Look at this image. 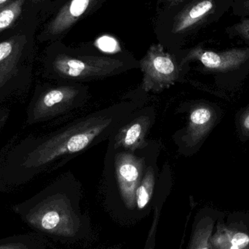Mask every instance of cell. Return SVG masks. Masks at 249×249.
Segmentation results:
<instances>
[{
  "instance_id": "obj_4",
  "label": "cell",
  "mask_w": 249,
  "mask_h": 249,
  "mask_svg": "<svg viewBox=\"0 0 249 249\" xmlns=\"http://www.w3.org/2000/svg\"><path fill=\"white\" fill-rule=\"evenodd\" d=\"M13 211L22 222L41 233L71 238L80 228V219L71 199L64 193H54L35 201L18 205Z\"/></svg>"
},
{
  "instance_id": "obj_12",
  "label": "cell",
  "mask_w": 249,
  "mask_h": 249,
  "mask_svg": "<svg viewBox=\"0 0 249 249\" xmlns=\"http://www.w3.org/2000/svg\"><path fill=\"white\" fill-rule=\"evenodd\" d=\"M106 0H67L43 31L48 39L65 36L80 20L99 10Z\"/></svg>"
},
{
  "instance_id": "obj_2",
  "label": "cell",
  "mask_w": 249,
  "mask_h": 249,
  "mask_svg": "<svg viewBox=\"0 0 249 249\" xmlns=\"http://www.w3.org/2000/svg\"><path fill=\"white\" fill-rule=\"evenodd\" d=\"M233 0H177L155 15L153 30L158 43L180 56L186 42L202 29L220 20Z\"/></svg>"
},
{
  "instance_id": "obj_8",
  "label": "cell",
  "mask_w": 249,
  "mask_h": 249,
  "mask_svg": "<svg viewBox=\"0 0 249 249\" xmlns=\"http://www.w3.org/2000/svg\"><path fill=\"white\" fill-rule=\"evenodd\" d=\"M222 116V108L214 102L206 100L193 102L189 107L187 125L175 136L176 143L179 147L178 152L185 156L196 154L221 122Z\"/></svg>"
},
{
  "instance_id": "obj_22",
  "label": "cell",
  "mask_w": 249,
  "mask_h": 249,
  "mask_svg": "<svg viewBox=\"0 0 249 249\" xmlns=\"http://www.w3.org/2000/svg\"><path fill=\"white\" fill-rule=\"evenodd\" d=\"M47 1V0H32V2L35 4H37V3L43 2V1Z\"/></svg>"
},
{
  "instance_id": "obj_18",
  "label": "cell",
  "mask_w": 249,
  "mask_h": 249,
  "mask_svg": "<svg viewBox=\"0 0 249 249\" xmlns=\"http://www.w3.org/2000/svg\"><path fill=\"white\" fill-rule=\"evenodd\" d=\"M231 38L238 37L249 45V18H242L239 21L226 29Z\"/></svg>"
},
{
  "instance_id": "obj_16",
  "label": "cell",
  "mask_w": 249,
  "mask_h": 249,
  "mask_svg": "<svg viewBox=\"0 0 249 249\" xmlns=\"http://www.w3.org/2000/svg\"><path fill=\"white\" fill-rule=\"evenodd\" d=\"M26 0H14L0 11V33L14 24L23 11Z\"/></svg>"
},
{
  "instance_id": "obj_9",
  "label": "cell",
  "mask_w": 249,
  "mask_h": 249,
  "mask_svg": "<svg viewBox=\"0 0 249 249\" xmlns=\"http://www.w3.org/2000/svg\"><path fill=\"white\" fill-rule=\"evenodd\" d=\"M154 107H142L133 114L131 119L109 138V143L115 149L135 152L143 149L149 142L146 137L155 121Z\"/></svg>"
},
{
  "instance_id": "obj_7",
  "label": "cell",
  "mask_w": 249,
  "mask_h": 249,
  "mask_svg": "<svg viewBox=\"0 0 249 249\" xmlns=\"http://www.w3.org/2000/svg\"><path fill=\"white\" fill-rule=\"evenodd\" d=\"M139 62L143 73L141 89L146 93L168 89L188 70L181 65V57L168 52L160 43L152 44Z\"/></svg>"
},
{
  "instance_id": "obj_19",
  "label": "cell",
  "mask_w": 249,
  "mask_h": 249,
  "mask_svg": "<svg viewBox=\"0 0 249 249\" xmlns=\"http://www.w3.org/2000/svg\"><path fill=\"white\" fill-rule=\"evenodd\" d=\"M232 14L241 18H249V0H233Z\"/></svg>"
},
{
  "instance_id": "obj_20",
  "label": "cell",
  "mask_w": 249,
  "mask_h": 249,
  "mask_svg": "<svg viewBox=\"0 0 249 249\" xmlns=\"http://www.w3.org/2000/svg\"><path fill=\"white\" fill-rule=\"evenodd\" d=\"M14 0H0V11Z\"/></svg>"
},
{
  "instance_id": "obj_1",
  "label": "cell",
  "mask_w": 249,
  "mask_h": 249,
  "mask_svg": "<svg viewBox=\"0 0 249 249\" xmlns=\"http://www.w3.org/2000/svg\"><path fill=\"white\" fill-rule=\"evenodd\" d=\"M143 106L142 102L124 101L76 120L38 146L32 153V166L73 158L109 140Z\"/></svg>"
},
{
  "instance_id": "obj_11",
  "label": "cell",
  "mask_w": 249,
  "mask_h": 249,
  "mask_svg": "<svg viewBox=\"0 0 249 249\" xmlns=\"http://www.w3.org/2000/svg\"><path fill=\"white\" fill-rule=\"evenodd\" d=\"M90 94L89 88L82 83L64 85L47 91L38 102L39 117L58 115L84 106Z\"/></svg>"
},
{
  "instance_id": "obj_3",
  "label": "cell",
  "mask_w": 249,
  "mask_h": 249,
  "mask_svg": "<svg viewBox=\"0 0 249 249\" xmlns=\"http://www.w3.org/2000/svg\"><path fill=\"white\" fill-rule=\"evenodd\" d=\"M51 66L55 77L73 83H83L139 68V62L128 53L109 55L85 48L63 47L54 55Z\"/></svg>"
},
{
  "instance_id": "obj_10",
  "label": "cell",
  "mask_w": 249,
  "mask_h": 249,
  "mask_svg": "<svg viewBox=\"0 0 249 249\" xmlns=\"http://www.w3.org/2000/svg\"><path fill=\"white\" fill-rule=\"evenodd\" d=\"M212 249H249V212L222 213L211 238Z\"/></svg>"
},
{
  "instance_id": "obj_21",
  "label": "cell",
  "mask_w": 249,
  "mask_h": 249,
  "mask_svg": "<svg viewBox=\"0 0 249 249\" xmlns=\"http://www.w3.org/2000/svg\"><path fill=\"white\" fill-rule=\"evenodd\" d=\"M158 2L163 3L164 5L165 4H170V3L174 2V1H177V0H158Z\"/></svg>"
},
{
  "instance_id": "obj_15",
  "label": "cell",
  "mask_w": 249,
  "mask_h": 249,
  "mask_svg": "<svg viewBox=\"0 0 249 249\" xmlns=\"http://www.w3.org/2000/svg\"><path fill=\"white\" fill-rule=\"evenodd\" d=\"M0 249H40L37 238L31 234L0 239Z\"/></svg>"
},
{
  "instance_id": "obj_14",
  "label": "cell",
  "mask_w": 249,
  "mask_h": 249,
  "mask_svg": "<svg viewBox=\"0 0 249 249\" xmlns=\"http://www.w3.org/2000/svg\"><path fill=\"white\" fill-rule=\"evenodd\" d=\"M26 41L25 35H18L0 43V73L16 67Z\"/></svg>"
},
{
  "instance_id": "obj_17",
  "label": "cell",
  "mask_w": 249,
  "mask_h": 249,
  "mask_svg": "<svg viewBox=\"0 0 249 249\" xmlns=\"http://www.w3.org/2000/svg\"><path fill=\"white\" fill-rule=\"evenodd\" d=\"M235 124L239 140L243 143L249 142V103L237 112Z\"/></svg>"
},
{
  "instance_id": "obj_6",
  "label": "cell",
  "mask_w": 249,
  "mask_h": 249,
  "mask_svg": "<svg viewBox=\"0 0 249 249\" xmlns=\"http://www.w3.org/2000/svg\"><path fill=\"white\" fill-rule=\"evenodd\" d=\"M158 143L149 142L135 152L115 149L108 144L103 174L112 178L126 207L136 208V191L142 180L148 160Z\"/></svg>"
},
{
  "instance_id": "obj_5",
  "label": "cell",
  "mask_w": 249,
  "mask_h": 249,
  "mask_svg": "<svg viewBox=\"0 0 249 249\" xmlns=\"http://www.w3.org/2000/svg\"><path fill=\"white\" fill-rule=\"evenodd\" d=\"M193 62L197 63L200 72L212 75L219 87L232 90L249 74V47L212 51L199 45L184 49L181 65L189 67Z\"/></svg>"
},
{
  "instance_id": "obj_13",
  "label": "cell",
  "mask_w": 249,
  "mask_h": 249,
  "mask_svg": "<svg viewBox=\"0 0 249 249\" xmlns=\"http://www.w3.org/2000/svg\"><path fill=\"white\" fill-rule=\"evenodd\" d=\"M223 212L214 209L202 211L193 225L191 238L187 249H212L211 238L215 231L216 222Z\"/></svg>"
}]
</instances>
